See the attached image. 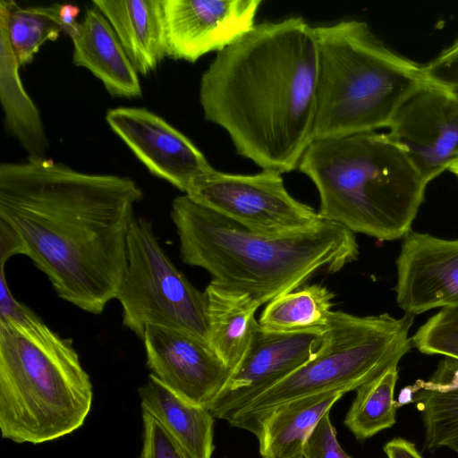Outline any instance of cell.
Instances as JSON below:
<instances>
[{
  "mask_svg": "<svg viewBox=\"0 0 458 458\" xmlns=\"http://www.w3.org/2000/svg\"><path fill=\"white\" fill-rule=\"evenodd\" d=\"M143 192L129 177L80 172L46 157L0 165V218L56 294L101 314L116 299Z\"/></svg>",
  "mask_w": 458,
  "mask_h": 458,
  "instance_id": "cell-1",
  "label": "cell"
},
{
  "mask_svg": "<svg viewBox=\"0 0 458 458\" xmlns=\"http://www.w3.org/2000/svg\"><path fill=\"white\" fill-rule=\"evenodd\" d=\"M318 64L317 40L303 18L256 24L202 73L204 118L262 169L292 172L314 140Z\"/></svg>",
  "mask_w": 458,
  "mask_h": 458,
  "instance_id": "cell-2",
  "label": "cell"
},
{
  "mask_svg": "<svg viewBox=\"0 0 458 458\" xmlns=\"http://www.w3.org/2000/svg\"><path fill=\"white\" fill-rule=\"evenodd\" d=\"M171 218L184 264L205 269L213 281L249 294L260 306L293 292L318 271L341 270L359 254L354 233L323 218L304 230L265 234L185 194L173 199Z\"/></svg>",
  "mask_w": 458,
  "mask_h": 458,
  "instance_id": "cell-3",
  "label": "cell"
},
{
  "mask_svg": "<svg viewBox=\"0 0 458 458\" xmlns=\"http://www.w3.org/2000/svg\"><path fill=\"white\" fill-rule=\"evenodd\" d=\"M298 169L318 190L321 218L380 241L411 232L428 184L404 148L377 131L315 140Z\"/></svg>",
  "mask_w": 458,
  "mask_h": 458,
  "instance_id": "cell-4",
  "label": "cell"
},
{
  "mask_svg": "<svg viewBox=\"0 0 458 458\" xmlns=\"http://www.w3.org/2000/svg\"><path fill=\"white\" fill-rule=\"evenodd\" d=\"M93 386L71 338L33 312L0 320V430L15 443L42 444L81 428Z\"/></svg>",
  "mask_w": 458,
  "mask_h": 458,
  "instance_id": "cell-5",
  "label": "cell"
},
{
  "mask_svg": "<svg viewBox=\"0 0 458 458\" xmlns=\"http://www.w3.org/2000/svg\"><path fill=\"white\" fill-rule=\"evenodd\" d=\"M312 29L318 55L314 140L388 128L428 83L423 65L386 46L365 21Z\"/></svg>",
  "mask_w": 458,
  "mask_h": 458,
  "instance_id": "cell-6",
  "label": "cell"
},
{
  "mask_svg": "<svg viewBox=\"0 0 458 458\" xmlns=\"http://www.w3.org/2000/svg\"><path fill=\"white\" fill-rule=\"evenodd\" d=\"M413 317L357 316L332 310L315 355L226 421L253 434L267 413L286 402L324 392L356 390L398 364L410 351Z\"/></svg>",
  "mask_w": 458,
  "mask_h": 458,
  "instance_id": "cell-7",
  "label": "cell"
},
{
  "mask_svg": "<svg viewBox=\"0 0 458 458\" xmlns=\"http://www.w3.org/2000/svg\"><path fill=\"white\" fill-rule=\"evenodd\" d=\"M116 299L123 325L143 339L148 326L184 331L209 344L205 292L194 287L162 249L152 223L134 217L127 267Z\"/></svg>",
  "mask_w": 458,
  "mask_h": 458,
  "instance_id": "cell-8",
  "label": "cell"
},
{
  "mask_svg": "<svg viewBox=\"0 0 458 458\" xmlns=\"http://www.w3.org/2000/svg\"><path fill=\"white\" fill-rule=\"evenodd\" d=\"M185 195L251 231L265 234L304 230L322 219L312 207L288 192L282 174L275 170L236 174L214 169L197 179Z\"/></svg>",
  "mask_w": 458,
  "mask_h": 458,
  "instance_id": "cell-9",
  "label": "cell"
},
{
  "mask_svg": "<svg viewBox=\"0 0 458 458\" xmlns=\"http://www.w3.org/2000/svg\"><path fill=\"white\" fill-rule=\"evenodd\" d=\"M323 338L324 328L278 332L258 324L243 356L208 411L214 418L226 420L310 360Z\"/></svg>",
  "mask_w": 458,
  "mask_h": 458,
  "instance_id": "cell-10",
  "label": "cell"
},
{
  "mask_svg": "<svg viewBox=\"0 0 458 458\" xmlns=\"http://www.w3.org/2000/svg\"><path fill=\"white\" fill-rule=\"evenodd\" d=\"M388 129L428 183L458 162V95L428 82L403 104Z\"/></svg>",
  "mask_w": 458,
  "mask_h": 458,
  "instance_id": "cell-11",
  "label": "cell"
},
{
  "mask_svg": "<svg viewBox=\"0 0 458 458\" xmlns=\"http://www.w3.org/2000/svg\"><path fill=\"white\" fill-rule=\"evenodd\" d=\"M106 120L152 174L184 194L197 179L215 169L188 137L146 108H112Z\"/></svg>",
  "mask_w": 458,
  "mask_h": 458,
  "instance_id": "cell-12",
  "label": "cell"
},
{
  "mask_svg": "<svg viewBox=\"0 0 458 458\" xmlns=\"http://www.w3.org/2000/svg\"><path fill=\"white\" fill-rule=\"evenodd\" d=\"M261 0H161L167 57L195 63L251 30Z\"/></svg>",
  "mask_w": 458,
  "mask_h": 458,
  "instance_id": "cell-13",
  "label": "cell"
},
{
  "mask_svg": "<svg viewBox=\"0 0 458 458\" xmlns=\"http://www.w3.org/2000/svg\"><path fill=\"white\" fill-rule=\"evenodd\" d=\"M142 341L151 374L208 410L232 373L210 345L184 331L158 326L147 327Z\"/></svg>",
  "mask_w": 458,
  "mask_h": 458,
  "instance_id": "cell-14",
  "label": "cell"
},
{
  "mask_svg": "<svg viewBox=\"0 0 458 458\" xmlns=\"http://www.w3.org/2000/svg\"><path fill=\"white\" fill-rule=\"evenodd\" d=\"M396 268V302L405 314L458 305V239L411 232Z\"/></svg>",
  "mask_w": 458,
  "mask_h": 458,
  "instance_id": "cell-15",
  "label": "cell"
},
{
  "mask_svg": "<svg viewBox=\"0 0 458 458\" xmlns=\"http://www.w3.org/2000/svg\"><path fill=\"white\" fill-rule=\"evenodd\" d=\"M73 42L72 63L90 71L106 91L126 98H140L139 73L106 18L88 8Z\"/></svg>",
  "mask_w": 458,
  "mask_h": 458,
  "instance_id": "cell-16",
  "label": "cell"
},
{
  "mask_svg": "<svg viewBox=\"0 0 458 458\" xmlns=\"http://www.w3.org/2000/svg\"><path fill=\"white\" fill-rule=\"evenodd\" d=\"M139 74L148 75L167 57L161 0H94Z\"/></svg>",
  "mask_w": 458,
  "mask_h": 458,
  "instance_id": "cell-17",
  "label": "cell"
},
{
  "mask_svg": "<svg viewBox=\"0 0 458 458\" xmlns=\"http://www.w3.org/2000/svg\"><path fill=\"white\" fill-rule=\"evenodd\" d=\"M344 393L329 391L286 402L267 413L253 433L262 458H303L305 444Z\"/></svg>",
  "mask_w": 458,
  "mask_h": 458,
  "instance_id": "cell-18",
  "label": "cell"
},
{
  "mask_svg": "<svg viewBox=\"0 0 458 458\" xmlns=\"http://www.w3.org/2000/svg\"><path fill=\"white\" fill-rule=\"evenodd\" d=\"M142 411L155 417L190 458H212L214 416L182 398L153 374L139 388Z\"/></svg>",
  "mask_w": 458,
  "mask_h": 458,
  "instance_id": "cell-19",
  "label": "cell"
},
{
  "mask_svg": "<svg viewBox=\"0 0 458 458\" xmlns=\"http://www.w3.org/2000/svg\"><path fill=\"white\" fill-rule=\"evenodd\" d=\"M209 345L233 370L243 356L259 322L260 304L249 294L211 280L205 289Z\"/></svg>",
  "mask_w": 458,
  "mask_h": 458,
  "instance_id": "cell-20",
  "label": "cell"
},
{
  "mask_svg": "<svg viewBox=\"0 0 458 458\" xmlns=\"http://www.w3.org/2000/svg\"><path fill=\"white\" fill-rule=\"evenodd\" d=\"M421 413L428 449L446 447L458 454V360H442L428 380L406 388Z\"/></svg>",
  "mask_w": 458,
  "mask_h": 458,
  "instance_id": "cell-21",
  "label": "cell"
},
{
  "mask_svg": "<svg viewBox=\"0 0 458 458\" xmlns=\"http://www.w3.org/2000/svg\"><path fill=\"white\" fill-rule=\"evenodd\" d=\"M20 67L6 30L0 24V98L6 128L29 157H45L47 138L40 114L22 85Z\"/></svg>",
  "mask_w": 458,
  "mask_h": 458,
  "instance_id": "cell-22",
  "label": "cell"
},
{
  "mask_svg": "<svg viewBox=\"0 0 458 458\" xmlns=\"http://www.w3.org/2000/svg\"><path fill=\"white\" fill-rule=\"evenodd\" d=\"M61 4L20 7L14 1H0V24L21 66L30 64L39 47L47 40H55L63 31Z\"/></svg>",
  "mask_w": 458,
  "mask_h": 458,
  "instance_id": "cell-23",
  "label": "cell"
},
{
  "mask_svg": "<svg viewBox=\"0 0 458 458\" xmlns=\"http://www.w3.org/2000/svg\"><path fill=\"white\" fill-rule=\"evenodd\" d=\"M398 364L392 365L356 389L344 423L358 440H366L396 421L394 388Z\"/></svg>",
  "mask_w": 458,
  "mask_h": 458,
  "instance_id": "cell-24",
  "label": "cell"
},
{
  "mask_svg": "<svg viewBox=\"0 0 458 458\" xmlns=\"http://www.w3.org/2000/svg\"><path fill=\"white\" fill-rule=\"evenodd\" d=\"M333 298L334 293L323 285H306L268 302L258 322L278 332L325 328Z\"/></svg>",
  "mask_w": 458,
  "mask_h": 458,
  "instance_id": "cell-25",
  "label": "cell"
},
{
  "mask_svg": "<svg viewBox=\"0 0 458 458\" xmlns=\"http://www.w3.org/2000/svg\"><path fill=\"white\" fill-rule=\"evenodd\" d=\"M411 341L424 354L458 360V305L442 308L417 329Z\"/></svg>",
  "mask_w": 458,
  "mask_h": 458,
  "instance_id": "cell-26",
  "label": "cell"
},
{
  "mask_svg": "<svg viewBox=\"0 0 458 458\" xmlns=\"http://www.w3.org/2000/svg\"><path fill=\"white\" fill-rule=\"evenodd\" d=\"M143 445L140 458H190L151 414L142 411Z\"/></svg>",
  "mask_w": 458,
  "mask_h": 458,
  "instance_id": "cell-27",
  "label": "cell"
},
{
  "mask_svg": "<svg viewBox=\"0 0 458 458\" xmlns=\"http://www.w3.org/2000/svg\"><path fill=\"white\" fill-rule=\"evenodd\" d=\"M304 458H351L336 437L329 412L322 417L310 435L303 451Z\"/></svg>",
  "mask_w": 458,
  "mask_h": 458,
  "instance_id": "cell-28",
  "label": "cell"
},
{
  "mask_svg": "<svg viewBox=\"0 0 458 458\" xmlns=\"http://www.w3.org/2000/svg\"><path fill=\"white\" fill-rule=\"evenodd\" d=\"M427 81L437 87L458 90V39L423 65Z\"/></svg>",
  "mask_w": 458,
  "mask_h": 458,
  "instance_id": "cell-29",
  "label": "cell"
},
{
  "mask_svg": "<svg viewBox=\"0 0 458 458\" xmlns=\"http://www.w3.org/2000/svg\"><path fill=\"white\" fill-rule=\"evenodd\" d=\"M14 255L28 256L27 246L20 233L5 220L0 218V268Z\"/></svg>",
  "mask_w": 458,
  "mask_h": 458,
  "instance_id": "cell-30",
  "label": "cell"
},
{
  "mask_svg": "<svg viewBox=\"0 0 458 458\" xmlns=\"http://www.w3.org/2000/svg\"><path fill=\"white\" fill-rule=\"evenodd\" d=\"M384 451L387 458H423L413 443L401 437L387 442Z\"/></svg>",
  "mask_w": 458,
  "mask_h": 458,
  "instance_id": "cell-31",
  "label": "cell"
},
{
  "mask_svg": "<svg viewBox=\"0 0 458 458\" xmlns=\"http://www.w3.org/2000/svg\"><path fill=\"white\" fill-rule=\"evenodd\" d=\"M80 13V9L72 4H61L60 21L63 26V31L72 38L75 37L81 28V22L76 21V17Z\"/></svg>",
  "mask_w": 458,
  "mask_h": 458,
  "instance_id": "cell-32",
  "label": "cell"
},
{
  "mask_svg": "<svg viewBox=\"0 0 458 458\" xmlns=\"http://www.w3.org/2000/svg\"><path fill=\"white\" fill-rule=\"evenodd\" d=\"M451 173H453L458 178V162L454 163L448 169Z\"/></svg>",
  "mask_w": 458,
  "mask_h": 458,
  "instance_id": "cell-33",
  "label": "cell"
},
{
  "mask_svg": "<svg viewBox=\"0 0 458 458\" xmlns=\"http://www.w3.org/2000/svg\"><path fill=\"white\" fill-rule=\"evenodd\" d=\"M454 93H456V94L458 95V90H456V91H454Z\"/></svg>",
  "mask_w": 458,
  "mask_h": 458,
  "instance_id": "cell-34",
  "label": "cell"
},
{
  "mask_svg": "<svg viewBox=\"0 0 458 458\" xmlns=\"http://www.w3.org/2000/svg\"><path fill=\"white\" fill-rule=\"evenodd\" d=\"M304 458V457H303Z\"/></svg>",
  "mask_w": 458,
  "mask_h": 458,
  "instance_id": "cell-35",
  "label": "cell"
}]
</instances>
